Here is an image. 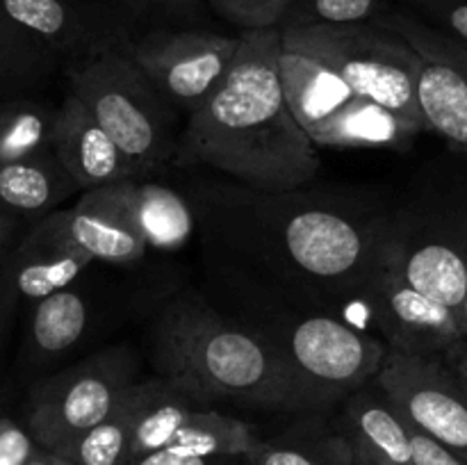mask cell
Instances as JSON below:
<instances>
[{
	"label": "cell",
	"instance_id": "1",
	"mask_svg": "<svg viewBox=\"0 0 467 465\" xmlns=\"http://www.w3.org/2000/svg\"><path fill=\"white\" fill-rule=\"evenodd\" d=\"M278 55L281 27L240 30L231 71L181 130L176 164H203L265 191L299 190L317 176L319 155L287 105Z\"/></svg>",
	"mask_w": 467,
	"mask_h": 465
},
{
	"label": "cell",
	"instance_id": "2",
	"mask_svg": "<svg viewBox=\"0 0 467 465\" xmlns=\"http://www.w3.org/2000/svg\"><path fill=\"white\" fill-rule=\"evenodd\" d=\"M251 187L208 194L222 232L254 244L251 253L290 287L310 294H356L381 255L386 212L333 199Z\"/></svg>",
	"mask_w": 467,
	"mask_h": 465
},
{
	"label": "cell",
	"instance_id": "3",
	"mask_svg": "<svg viewBox=\"0 0 467 465\" xmlns=\"http://www.w3.org/2000/svg\"><path fill=\"white\" fill-rule=\"evenodd\" d=\"M150 346L160 377L201 404L233 401L278 413L317 410L265 333L226 319L194 296H178L160 308Z\"/></svg>",
	"mask_w": 467,
	"mask_h": 465
},
{
	"label": "cell",
	"instance_id": "4",
	"mask_svg": "<svg viewBox=\"0 0 467 465\" xmlns=\"http://www.w3.org/2000/svg\"><path fill=\"white\" fill-rule=\"evenodd\" d=\"M68 91L89 108L126 155L135 181L176 164L178 112L155 89L126 48L105 50L67 67Z\"/></svg>",
	"mask_w": 467,
	"mask_h": 465
},
{
	"label": "cell",
	"instance_id": "5",
	"mask_svg": "<svg viewBox=\"0 0 467 465\" xmlns=\"http://www.w3.org/2000/svg\"><path fill=\"white\" fill-rule=\"evenodd\" d=\"M281 30L327 57L356 96L374 100L429 130L420 105V57L400 32L377 21Z\"/></svg>",
	"mask_w": 467,
	"mask_h": 465
},
{
	"label": "cell",
	"instance_id": "6",
	"mask_svg": "<svg viewBox=\"0 0 467 465\" xmlns=\"http://www.w3.org/2000/svg\"><path fill=\"white\" fill-rule=\"evenodd\" d=\"M381 258L459 313L467 292V208L422 196L388 214Z\"/></svg>",
	"mask_w": 467,
	"mask_h": 465
},
{
	"label": "cell",
	"instance_id": "7",
	"mask_svg": "<svg viewBox=\"0 0 467 465\" xmlns=\"http://www.w3.org/2000/svg\"><path fill=\"white\" fill-rule=\"evenodd\" d=\"M137 378L128 346H109L36 383L27 399L26 427L35 442L57 454L62 447L103 422Z\"/></svg>",
	"mask_w": 467,
	"mask_h": 465
},
{
	"label": "cell",
	"instance_id": "8",
	"mask_svg": "<svg viewBox=\"0 0 467 465\" xmlns=\"http://www.w3.org/2000/svg\"><path fill=\"white\" fill-rule=\"evenodd\" d=\"M317 408L354 395L381 372L390 346L331 315H306L267 336Z\"/></svg>",
	"mask_w": 467,
	"mask_h": 465
},
{
	"label": "cell",
	"instance_id": "9",
	"mask_svg": "<svg viewBox=\"0 0 467 465\" xmlns=\"http://www.w3.org/2000/svg\"><path fill=\"white\" fill-rule=\"evenodd\" d=\"M240 35L199 27H150L128 44V55L178 114L187 119L228 76Z\"/></svg>",
	"mask_w": 467,
	"mask_h": 465
},
{
	"label": "cell",
	"instance_id": "10",
	"mask_svg": "<svg viewBox=\"0 0 467 465\" xmlns=\"http://www.w3.org/2000/svg\"><path fill=\"white\" fill-rule=\"evenodd\" d=\"M379 388L406 422L467 459V381L445 356L390 349Z\"/></svg>",
	"mask_w": 467,
	"mask_h": 465
},
{
	"label": "cell",
	"instance_id": "11",
	"mask_svg": "<svg viewBox=\"0 0 467 465\" xmlns=\"http://www.w3.org/2000/svg\"><path fill=\"white\" fill-rule=\"evenodd\" d=\"M377 23L400 32L420 57V105L429 130L467 158V46L410 12H386Z\"/></svg>",
	"mask_w": 467,
	"mask_h": 465
},
{
	"label": "cell",
	"instance_id": "12",
	"mask_svg": "<svg viewBox=\"0 0 467 465\" xmlns=\"http://www.w3.org/2000/svg\"><path fill=\"white\" fill-rule=\"evenodd\" d=\"M358 296L365 301L390 349L418 356H445L451 346L465 340L459 313L418 290L381 255Z\"/></svg>",
	"mask_w": 467,
	"mask_h": 465
},
{
	"label": "cell",
	"instance_id": "13",
	"mask_svg": "<svg viewBox=\"0 0 467 465\" xmlns=\"http://www.w3.org/2000/svg\"><path fill=\"white\" fill-rule=\"evenodd\" d=\"M0 9L67 67L105 50L128 48L140 35L112 0H0Z\"/></svg>",
	"mask_w": 467,
	"mask_h": 465
},
{
	"label": "cell",
	"instance_id": "14",
	"mask_svg": "<svg viewBox=\"0 0 467 465\" xmlns=\"http://www.w3.org/2000/svg\"><path fill=\"white\" fill-rule=\"evenodd\" d=\"M94 260L64 231L62 210L36 219L35 226L0 263V296L14 310L73 285Z\"/></svg>",
	"mask_w": 467,
	"mask_h": 465
},
{
	"label": "cell",
	"instance_id": "15",
	"mask_svg": "<svg viewBox=\"0 0 467 465\" xmlns=\"http://www.w3.org/2000/svg\"><path fill=\"white\" fill-rule=\"evenodd\" d=\"M64 231L91 260L132 264L149 251L132 196V181L82 191L76 205L62 210Z\"/></svg>",
	"mask_w": 467,
	"mask_h": 465
},
{
	"label": "cell",
	"instance_id": "16",
	"mask_svg": "<svg viewBox=\"0 0 467 465\" xmlns=\"http://www.w3.org/2000/svg\"><path fill=\"white\" fill-rule=\"evenodd\" d=\"M53 150L82 191L135 181L126 155L71 91L57 108Z\"/></svg>",
	"mask_w": 467,
	"mask_h": 465
},
{
	"label": "cell",
	"instance_id": "17",
	"mask_svg": "<svg viewBox=\"0 0 467 465\" xmlns=\"http://www.w3.org/2000/svg\"><path fill=\"white\" fill-rule=\"evenodd\" d=\"M278 73L287 105L306 132L356 98L333 64L287 30H281Z\"/></svg>",
	"mask_w": 467,
	"mask_h": 465
},
{
	"label": "cell",
	"instance_id": "18",
	"mask_svg": "<svg viewBox=\"0 0 467 465\" xmlns=\"http://www.w3.org/2000/svg\"><path fill=\"white\" fill-rule=\"evenodd\" d=\"M340 433L354 465H413L409 427L377 378L347 397Z\"/></svg>",
	"mask_w": 467,
	"mask_h": 465
},
{
	"label": "cell",
	"instance_id": "19",
	"mask_svg": "<svg viewBox=\"0 0 467 465\" xmlns=\"http://www.w3.org/2000/svg\"><path fill=\"white\" fill-rule=\"evenodd\" d=\"M94 304L89 292L76 283L36 301L27 319L26 356L35 367H46L73 346H78L91 326Z\"/></svg>",
	"mask_w": 467,
	"mask_h": 465
},
{
	"label": "cell",
	"instance_id": "20",
	"mask_svg": "<svg viewBox=\"0 0 467 465\" xmlns=\"http://www.w3.org/2000/svg\"><path fill=\"white\" fill-rule=\"evenodd\" d=\"M422 132V128L406 121L392 109L356 96L333 117L315 126L308 135L315 144L333 149L406 150Z\"/></svg>",
	"mask_w": 467,
	"mask_h": 465
},
{
	"label": "cell",
	"instance_id": "21",
	"mask_svg": "<svg viewBox=\"0 0 467 465\" xmlns=\"http://www.w3.org/2000/svg\"><path fill=\"white\" fill-rule=\"evenodd\" d=\"M76 191L82 190L55 150L0 164V212L41 219Z\"/></svg>",
	"mask_w": 467,
	"mask_h": 465
},
{
	"label": "cell",
	"instance_id": "22",
	"mask_svg": "<svg viewBox=\"0 0 467 465\" xmlns=\"http://www.w3.org/2000/svg\"><path fill=\"white\" fill-rule=\"evenodd\" d=\"M146 392H149V378H140L103 422L62 447L57 456L73 465H130L132 438Z\"/></svg>",
	"mask_w": 467,
	"mask_h": 465
},
{
	"label": "cell",
	"instance_id": "23",
	"mask_svg": "<svg viewBox=\"0 0 467 465\" xmlns=\"http://www.w3.org/2000/svg\"><path fill=\"white\" fill-rule=\"evenodd\" d=\"M132 196L149 249L178 251L194 235V212L176 190L162 182L132 181Z\"/></svg>",
	"mask_w": 467,
	"mask_h": 465
},
{
	"label": "cell",
	"instance_id": "24",
	"mask_svg": "<svg viewBox=\"0 0 467 465\" xmlns=\"http://www.w3.org/2000/svg\"><path fill=\"white\" fill-rule=\"evenodd\" d=\"M255 431L233 415L222 410L208 408L201 404L192 410L187 422L178 429L173 440L164 450L181 451L192 456H233V459H246L258 445Z\"/></svg>",
	"mask_w": 467,
	"mask_h": 465
},
{
	"label": "cell",
	"instance_id": "25",
	"mask_svg": "<svg viewBox=\"0 0 467 465\" xmlns=\"http://www.w3.org/2000/svg\"><path fill=\"white\" fill-rule=\"evenodd\" d=\"M59 105L26 96L0 103V164L53 150Z\"/></svg>",
	"mask_w": 467,
	"mask_h": 465
},
{
	"label": "cell",
	"instance_id": "26",
	"mask_svg": "<svg viewBox=\"0 0 467 465\" xmlns=\"http://www.w3.org/2000/svg\"><path fill=\"white\" fill-rule=\"evenodd\" d=\"M199 406L201 401L192 399L190 395L178 390L162 377L149 378V392H146L144 406H141L140 419H137L135 438H132V460L169 447L178 429Z\"/></svg>",
	"mask_w": 467,
	"mask_h": 465
},
{
	"label": "cell",
	"instance_id": "27",
	"mask_svg": "<svg viewBox=\"0 0 467 465\" xmlns=\"http://www.w3.org/2000/svg\"><path fill=\"white\" fill-rule=\"evenodd\" d=\"M59 59L44 44L9 21L0 9V103L18 98L57 68Z\"/></svg>",
	"mask_w": 467,
	"mask_h": 465
},
{
	"label": "cell",
	"instance_id": "28",
	"mask_svg": "<svg viewBox=\"0 0 467 465\" xmlns=\"http://www.w3.org/2000/svg\"><path fill=\"white\" fill-rule=\"evenodd\" d=\"M244 460L251 465H354L349 445L340 431L324 433L315 429L260 440Z\"/></svg>",
	"mask_w": 467,
	"mask_h": 465
},
{
	"label": "cell",
	"instance_id": "29",
	"mask_svg": "<svg viewBox=\"0 0 467 465\" xmlns=\"http://www.w3.org/2000/svg\"><path fill=\"white\" fill-rule=\"evenodd\" d=\"M388 12V0H292L278 27L354 26Z\"/></svg>",
	"mask_w": 467,
	"mask_h": 465
},
{
	"label": "cell",
	"instance_id": "30",
	"mask_svg": "<svg viewBox=\"0 0 467 465\" xmlns=\"http://www.w3.org/2000/svg\"><path fill=\"white\" fill-rule=\"evenodd\" d=\"M137 27H190L208 0H112Z\"/></svg>",
	"mask_w": 467,
	"mask_h": 465
},
{
	"label": "cell",
	"instance_id": "31",
	"mask_svg": "<svg viewBox=\"0 0 467 465\" xmlns=\"http://www.w3.org/2000/svg\"><path fill=\"white\" fill-rule=\"evenodd\" d=\"M292 0H208L210 7L240 30L278 27Z\"/></svg>",
	"mask_w": 467,
	"mask_h": 465
},
{
	"label": "cell",
	"instance_id": "32",
	"mask_svg": "<svg viewBox=\"0 0 467 465\" xmlns=\"http://www.w3.org/2000/svg\"><path fill=\"white\" fill-rule=\"evenodd\" d=\"M420 18L467 46V0H406Z\"/></svg>",
	"mask_w": 467,
	"mask_h": 465
},
{
	"label": "cell",
	"instance_id": "33",
	"mask_svg": "<svg viewBox=\"0 0 467 465\" xmlns=\"http://www.w3.org/2000/svg\"><path fill=\"white\" fill-rule=\"evenodd\" d=\"M39 450L27 427L0 415V465H26Z\"/></svg>",
	"mask_w": 467,
	"mask_h": 465
},
{
	"label": "cell",
	"instance_id": "34",
	"mask_svg": "<svg viewBox=\"0 0 467 465\" xmlns=\"http://www.w3.org/2000/svg\"><path fill=\"white\" fill-rule=\"evenodd\" d=\"M410 447H413V465H467L465 456L450 450L427 433L410 429Z\"/></svg>",
	"mask_w": 467,
	"mask_h": 465
},
{
	"label": "cell",
	"instance_id": "35",
	"mask_svg": "<svg viewBox=\"0 0 467 465\" xmlns=\"http://www.w3.org/2000/svg\"><path fill=\"white\" fill-rule=\"evenodd\" d=\"M242 460L244 459H233V456H192L173 450H160L140 456L130 465H242Z\"/></svg>",
	"mask_w": 467,
	"mask_h": 465
},
{
	"label": "cell",
	"instance_id": "36",
	"mask_svg": "<svg viewBox=\"0 0 467 465\" xmlns=\"http://www.w3.org/2000/svg\"><path fill=\"white\" fill-rule=\"evenodd\" d=\"M18 223H21V219L18 217H14V214H7V212H0V263H3L5 255L9 253V246H12L14 235H16L18 231Z\"/></svg>",
	"mask_w": 467,
	"mask_h": 465
},
{
	"label": "cell",
	"instance_id": "37",
	"mask_svg": "<svg viewBox=\"0 0 467 465\" xmlns=\"http://www.w3.org/2000/svg\"><path fill=\"white\" fill-rule=\"evenodd\" d=\"M445 358L447 363H450L451 367H454L456 372H459L467 381V340L459 342L456 346H451V349L445 354Z\"/></svg>",
	"mask_w": 467,
	"mask_h": 465
},
{
	"label": "cell",
	"instance_id": "38",
	"mask_svg": "<svg viewBox=\"0 0 467 465\" xmlns=\"http://www.w3.org/2000/svg\"><path fill=\"white\" fill-rule=\"evenodd\" d=\"M62 463V459H59L57 454H53V451L44 450V447H39V450L32 454V459L27 460L26 465H59Z\"/></svg>",
	"mask_w": 467,
	"mask_h": 465
},
{
	"label": "cell",
	"instance_id": "39",
	"mask_svg": "<svg viewBox=\"0 0 467 465\" xmlns=\"http://www.w3.org/2000/svg\"><path fill=\"white\" fill-rule=\"evenodd\" d=\"M12 308H9L7 304L3 301V296H0V342H3L5 333H7V326H9V319H12Z\"/></svg>",
	"mask_w": 467,
	"mask_h": 465
},
{
	"label": "cell",
	"instance_id": "40",
	"mask_svg": "<svg viewBox=\"0 0 467 465\" xmlns=\"http://www.w3.org/2000/svg\"><path fill=\"white\" fill-rule=\"evenodd\" d=\"M459 319H461V331H463V337L467 340V292H465V299L459 308Z\"/></svg>",
	"mask_w": 467,
	"mask_h": 465
},
{
	"label": "cell",
	"instance_id": "41",
	"mask_svg": "<svg viewBox=\"0 0 467 465\" xmlns=\"http://www.w3.org/2000/svg\"><path fill=\"white\" fill-rule=\"evenodd\" d=\"M59 459H62V456H59ZM59 465H73V463H68L67 459H62V463H59Z\"/></svg>",
	"mask_w": 467,
	"mask_h": 465
},
{
	"label": "cell",
	"instance_id": "42",
	"mask_svg": "<svg viewBox=\"0 0 467 465\" xmlns=\"http://www.w3.org/2000/svg\"><path fill=\"white\" fill-rule=\"evenodd\" d=\"M242 465H251V463H246V460H242Z\"/></svg>",
	"mask_w": 467,
	"mask_h": 465
}]
</instances>
